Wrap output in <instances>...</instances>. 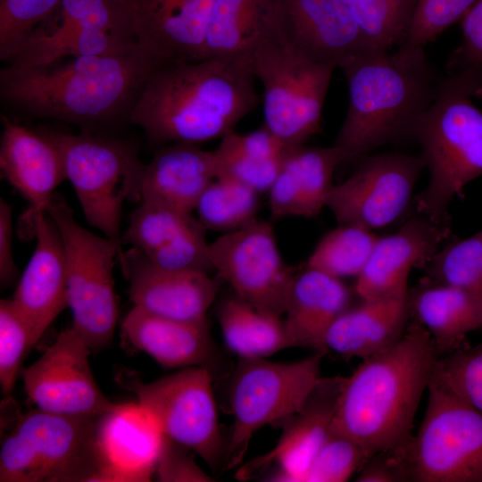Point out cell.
I'll list each match as a JSON object with an SVG mask.
<instances>
[{
    "instance_id": "1",
    "label": "cell",
    "mask_w": 482,
    "mask_h": 482,
    "mask_svg": "<svg viewBox=\"0 0 482 482\" xmlns=\"http://www.w3.org/2000/svg\"><path fill=\"white\" fill-rule=\"evenodd\" d=\"M160 65L138 44L104 55L6 65L0 71V100L12 114L70 122L96 133L129 123L137 96Z\"/></svg>"
},
{
    "instance_id": "2",
    "label": "cell",
    "mask_w": 482,
    "mask_h": 482,
    "mask_svg": "<svg viewBox=\"0 0 482 482\" xmlns=\"http://www.w3.org/2000/svg\"><path fill=\"white\" fill-rule=\"evenodd\" d=\"M248 59L217 58L160 65L129 115L155 145L221 138L259 102Z\"/></svg>"
},
{
    "instance_id": "3",
    "label": "cell",
    "mask_w": 482,
    "mask_h": 482,
    "mask_svg": "<svg viewBox=\"0 0 482 482\" xmlns=\"http://www.w3.org/2000/svg\"><path fill=\"white\" fill-rule=\"evenodd\" d=\"M439 357L428 332L409 323L397 343L345 378L331 430L355 441L369 459L404 445Z\"/></svg>"
},
{
    "instance_id": "4",
    "label": "cell",
    "mask_w": 482,
    "mask_h": 482,
    "mask_svg": "<svg viewBox=\"0 0 482 482\" xmlns=\"http://www.w3.org/2000/svg\"><path fill=\"white\" fill-rule=\"evenodd\" d=\"M339 69L349 101L333 145L345 151L347 162H357L383 145L412 139L439 83L424 47L403 44L393 52L365 53Z\"/></svg>"
},
{
    "instance_id": "5",
    "label": "cell",
    "mask_w": 482,
    "mask_h": 482,
    "mask_svg": "<svg viewBox=\"0 0 482 482\" xmlns=\"http://www.w3.org/2000/svg\"><path fill=\"white\" fill-rule=\"evenodd\" d=\"M480 95L482 66L453 70L415 125L412 139L429 171L416 210L436 224L450 226L451 202L482 175V112L472 102Z\"/></svg>"
},
{
    "instance_id": "6",
    "label": "cell",
    "mask_w": 482,
    "mask_h": 482,
    "mask_svg": "<svg viewBox=\"0 0 482 482\" xmlns=\"http://www.w3.org/2000/svg\"><path fill=\"white\" fill-rule=\"evenodd\" d=\"M99 417L19 413L1 443L0 482H98L107 468Z\"/></svg>"
},
{
    "instance_id": "7",
    "label": "cell",
    "mask_w": 482,
    "mask_h": 482,
    "mask_svg": "<svg viewBox=\"0 0 482 482\" xmlns=\"http://www.w3.org/2000/svg\"><path fill=\"white\" fill-rule=\"evenodd\" d=\"M249 61L263 87L264 126L288 147L303 145L320 128L335 64L318 61L278 29L253 46Z\"/></svg>"
},
{
    "instance_id": "8",
    "label": "cell",
    "mask_w": 482,
    "mask_h": 482,
    "mask_svg": "<svg viewBox=\"0 0 482 482\" xmlns=\"http://www.w3.org/2000/svg\"><path fill=\"white\" fill-rule=\"evenodd\" d=\"M58 148L87 222L119 245L125 201H141L144 165L129 142L98 133L35 128Z\"/></svg>"
},
{
    "instance_id": "9",
    "label": "cell",
    "mask_w": 482,
    "mask_h": 482,
    "mask_svg": "<svg viewBox=\"0 0 482 482\" xmlns=\"http://www.w3.org/2000/svg\"><path fill=\"white\" fill-rule=\"evenodd\" d=\"M44 210L62 235L66 263L68 307L72 327L91 352L112 343L118 317L113 267L120 245L81 227L65 199L54 193Z\"/></svg>"
},
{
    "instance_id": "10",
    "label": "cell",
    "mask_w": 482,
    "mask_h": 482,
    "mask_svg": "<svg viewBox=\"0 0 482 482\" xmlns=\"http://www.w3.org/2000/svg\"><path fill=\"white\" fill-rule=\"evenodd\" d=\"M325 352L293 362L265 358H239L229 386V402L233 416L222 467L238 468L251 439L267 425L280 426L298 411L322 377Z\"/></svg>"
},
{
    "instance_id": "11",
    "label": "cell",
    "mask_w": 482,
    "mask_h": 482,
    "mask_svg": "<svg viewBox=\"0 0 482 482\" xmlns=\"http://www.w3.org/2000/svg\"><path fill=\"white\" fill-rule=\"evenodd\" d=\"M416 434L396 449L406 482H482V413L430 380Z\"/></svg>"
},
{
    "instance_id": "12",
    "label": "cell",
    "mask_w": 482,
    "mask_h": 482,
    "mask_svg": "<svg viewBox=\"0 0 482 482\" xmlns=\"http://www.w3.org/2000/svg\"><path fill=\"white\" fill-rule=\"evenodd\" d=\"M117 380L137 396L165 436L197 454L212 470L222 464L225 448L209 370L187 367L150 383L124 372Z\"/></svg>"
},
{
    "instance_id": "13",
    "label": "cell",
    "mask_w": 482,
    "mask_h": 482,
    "mask_svg": "<svg viewBox=\"0 0 482 482\" xmlns=\"http://www.w3.org/2000/svg\"><path fill=\"white\" fill-rule=\"evenodd\" d=\"M213 271L258 311L281 317L295 274L279 252L272 226L262 220L210 243Z\"/></svg>"
},
{
    "instance_id": "14",
    "label": "cell",
    "mask_w": 482,
    "mask_h": 482,
    "mask_svg": "<svg viewBox=\"0 0 482 482\" xmlns=\"http://www.w3.org/2000/svg\"><path fill=\"white\" fill-rule=\"evenodd\" d=\"M424 168L420 154H368L350 177L333 186L326 207L339 224L384 228L404 213Z\"/></svg>"
},
{
    "instance_id": "15",
    "label": "cell",
    "mask_w": 482,
    "mask_h": 482,
    "mask_svg": "<svg viewBox=\"0 0 482 482\" xmlns=\"http://www.w3.org/2000/svg\"><path fill=\"white\" fill-rule=\"evenodd\" d=\"M91 350L71 326L31 365L22 369L24 390L37 409L69 416L99 417L114 410L98 387L88 357Z\"/></svg>"
},
{
    "instance_id": "16",
    "label": "cell",
    "mask_w": 482,
    "mask_h": 482,
    "mask_svg": "<svg viewBox=\"0 0 482 482\" xmlns=\"http://www.w3.org/2000/svg\"><path fill=\"white\" fill-rule=\"evenodd\" d=\"M344 382L341 376L321 377L301 409L280 425L282 433L275 446L242 463L237 479L247 480L274 467L267 480L303 482L312 460L331 433Z\"/></svg>"
},
{
    "instance_id": "17",
    "label": "cell",
    "mask_w": 482,
    "mask_h": 482,
    "mask_svg": "<svg viewBox=\"0 0 482 482\" xmlns=\"http://www.w3.org/2000/svg\"><path fill=\"white\" fill-rule=\"evenodd\" d=\"M119 262L129 282V297L136 307L178 321L207 320L206 312L222 281L218 276L160 268L133 247L124 252Z\"/></svg>"
},
{
    "instance_id": "18",
    "label": "cell",
    "mask_w": 482,
    "mask_h": 482,
    "mask_svg": "<svg viewBox=\"0 0 482 482\" xmlns=\"http://www.w3.org/2000/svg\"><path fill=\"white\" fill-rule=\"evenodd\" d=\"M137 44L161 64L201 60L215 0H121Z\"/></svg>"
},
{
    "instance_id": "19",
    "label": "cell",
    "mask_w": 482,
    "mask_h": 482,
    "mask_svg": "<svg viewBox=\"0 0 482 482\" xmlns=\"http://www.w3.org/2000/svg\"><path fill=\"white\" fill-rule=\"evenodd\" d=\"M23 221L37 245L12 301L30 328L33 347L68 307L66 263L62 235L45 210L25 212Z\"/></svg>"
},
{
    "instance_id": "20",
    "label": "cell",
    "mask_w": 482,
    "mask_h": 482,
    "mask_svg": "<svg viewBox=\"0 0 482 482\" xmlns=\"http://www.w3.org/2000/svg\"><path fill=\"white\" fill-rule=\"evenodd\" d=\"M205 229L192 212L141 201L121 236L154 265L210 274L212 264Z\"/></svg>"
},
{
    "instance_id": "21",
    "label": "cell",
    "mask_w": 482,
    "mask_h": 482,
    "mask_svg": "<svg viewBox=\"0 0 482 482\" xmlns=\"http://www.w3.org/2000/svg\"><path fill=\"white\" fill-rule=\"evenodd\" d=\"M450 234V226L436 224L420 214L396 232L378 237L356 278L354 293L361 300H375L408 292L411 270L424 269Z\"/></svg>"
},
{
    "instance_id": "22",
    "label": "cell",
    "mask_w": 482,
    "mask_h": 482,
    "mask_svg": "<svg viewBox=\"0 0 482 482\" xmlns=\"http://www.w3.org/2000/svg\"><path fill=\"white\" fill-rule=\"evenodd\" d=\"M281 12L283 34L318 61L339 68L353 57L376 52L343 0H281Z\"/></svg>"
},
{
    "instance_id": "23",
    "label": "cell",
    "mask_w": 482,
    "mask_h": 482,
    "mask_svg": "<svg viewBox=\"0 0 482 482\" xmlns=\"http://www.w3.org/2000/svg\"><path fill=\"white\" fill-rule=\"evenodd\" d=\"M164 435L138 403H124L98 419V439L107 468L99 481H149Z\"/></svg>"
},
{
    "instance_id": "24",
    "label": "cell",
    "mask_w": 482,
    "mask_h": 482,
    "mask_svg": "<svg viewBox=\"0 0 482 482\" xmlns=\"http://www.w3.org/2000/svg\"><path fill=\"white\" fill-rule=\"evenodd\" d=\"M0 171L30 204L26 212L44 210L66 179L62 155L56 145L35 128L21 125L1 114Z\"/></svg>"
},
{
    "instance_id": "25",
    "label": "cell",
    "mask_w": 482,
    "mask_h": 482,
    "mask_svg": "<svg viewBox=\"0 0 482 482\" xmlns=\"http://www.w3.org/2000/svg\"><path fill=\"white\" fill-rule=\"evenodd\" d=\"M344 162H347L345 151L335 145L290 147L269 189L272 216L312 218L320 214L334 186L336 169Z\"/></svg>"
},
{
    "instance_id": "26",
    "label": "cell",
    "mask_w": 482,
    "mask_h": 482,
    "mask_svg": "<svg viewBox=\"0 0 482 482\" xmlns=\"http://www.w3.org/2000/svg\"><path fill=\"white\" fill-rule=\"evenodd\" d=\"M351 303L352 291L341 278L307 265L295 272L283 320L290 346L326 353L325 334Z\"/></svg>"
},
{
    "instance_id": "27",
    "label": "cell",
    "mask_w": 482,
    "mask_h": 482,
    "mask_svg": "<svg viewBox=\"0 0 482 482\" xmlns=\"http://www.w3.org/2000/svg\"><path fill=\"white\" fill-rule=\"evenodd\" d=\"M216 174L213 151L192 144H170L157 150L144 165L141 201L192 212Z\"/></svg>"
},
{
    "instance_id": "28",
    "label": "cell",
    "mask_w": 482,
    "mask_h": 482,
    "mask_svg": "<svg viewBox=\"0 0 482 482\" xmlns=\"http://www.w3.org/2000/svg\"><path fill=\"white\" fill-rule=\"evenodd\" d=\"M408 294L409 290L351 305L328 327L324 337L325 351L364 360L393 346L409 324Z\"/></svg>"
},
{
    "instance_id": "29",
    "label": "cell",
    "mask_w": 482,
    "mask_h": 482,
    "mask_svg": "<svg viewBox=\"0 0 482 482\" xmlns=\"http://www.w3.org/2000/svg\"><path fill=\"white\" fill-rule=\"evenodd\" d=\"M127 341L167 369L198 366L209 370L216 360L207 320L178 321L134 306L121 323Z\"/></svg>"
},
{
    "instance_id": "30",
    "label": "cell",
    "mask_w": 482,
    "mask_h": 482,
    "mask_svg": "<svg viewBox=\"0 0 482 482\" xmlns=\"http://www.w3.org/2000/svg\"><path fill=\"white\" fill-rule=\"evenodd\" d=\"M410 315L430 335L439 356L461 348L466 336L482 328V294L425 278L409 291Z\"/></svg>"
},
{
    "instance_id": "31",
    "label": "cell",
    "mask_w": 482,
    "mask_h": 482,
    "mask_svg": "<svg viewBox=\"0 0 482 482\" xmlns=\"http://www.w3.org/2000/svg\"><path fill=\"white\" fill-rule=\"evenodd\" d=\"M281 0H215L202 59H248L259 39L281 29Z\"/></svg>"
},
{
    "instance_id": "32",
    "label": "cell",
    "mask_w": 482,
    "mask_h": 482,
    "mask_svg": "<svg viewBox=\"0 0 482 482\" xmlns=\"http://www.w3.org/2000/svg\"><path fill=\"white\" fill-rule=\"evenodd\" d=\"M289 148L264 125L246 134L233 130L213 150L216 179L234 180L258 194L269 191Z\"/></svg>"
},
{
    "instance_id": "33",
    "label": "cell",
    "mask_w": 482,
    "mask_h": 482,
    "mask_svg": "<svg viewBox=\"0 0 482 482\" xmlns=\"http://www.w3.org/2000/svg\"><path fill=\"white\" fill-rule=\"evenodd\" d=\"M217 317L225 344L239 358H266L291 347L281 317L262 312L237 295L220 302Z\"/></svg>"
},
{
    "instance_id": "34",
    "label": "cell",
    "mask_w": 482,
    "mask_h": 482,
    "mask_svg": "<svg viewBox=\"0 0 482 482\" xmlns=\"http://www.w3.org/2000/svg\"><path fill=\"white\" fill-rule=\"evenodd\" d=\"M78 30L122 32L135 37L121 0H61L57 8L29 34L18 51Z\"/></svg>"
},
{
    "instance_id": "35",
    "label": "cell",
    "mask_w": 482,
    "mask_h": 482,
    "mask_svg": "<svg viewBox=\"0 0 482 482\" xmlns=\"http://www.w3.org/2000/svg\"><path fill=\"white\" fill-rule=\"evenodd\" d=\"M195 210L205 229L231 232L257 220L258 193L226 179H215L200 195Z\"/></svg>"
},
{
    "instance_id": "36",
    "label": "cell",
    "mask_w": 482,
    "mask_h": 482,
    "mask_svg": "<svg viewBox=\"0 0 482 482\" xmlns=\"http://www.w3.org/2000/svg\"><path fill=\"white\" fill-rule=\"evenodd\" d=\"M378 238L370 229L339 224L320 240L306 265L341 279L357 278L367 264Z\"/></svg>"
},
{
    "instance_id": "37",
    "label": "cell",
    "mask_w": 482,
    "mask_h": 482,
    "mask_svg": "<svg viewBox=\"0 0 482 482\" xmlns=\"http://www.w3.org/2000/svg\"><path fill=\"white\" fill-rule=\"evenodd\" d=\"M375 51H389L408 37L417 0H343Z\"/></svg>"
},
{
    "instance_id": "38",
    "label": "cell",
    "mask_w": 482,
    "mask_h": 482,
    "mask_svg": "<svg viewBox=\"0 0 482 482\" xmlns=\"http://www.w3.org/2000/svg\"><path fill=\"white\" fill-rule=\"evenodd\" d=\"M423 270L431 280L482 294V229L467 238L450 235Z\"/></svg>"
},
{
    "instance_id": "39",
    "label": "cell",
    "mask_w": 482,
    "mask_h": 482,
    "mask_svg": "<svg viewBox=\"0 0 482 482\" xmlns=\"http://www.w3.org/2000/svg\"><path fill=\"white\" fill-rule=\"evenodd\" d=\"M431 381L482 413V344L440 356Z\"/></svg>"
},
{
    "instance_id": "40",
    "label": "cell",
    "mask_w": 482,
    "mask_h": 482,
    "mask_svg": "<svg viewBox=\"0 0 482 482\" xmlns=\"http://www.w3.org/2000/svg\"><path fill=\"white\" fill-rule=\"evenodd\" d=\"M32 348L30 328L12 299L0 301V384L12 393L26 353Z\"/></svg>"
},
{
    "instance_id": "41",
    "label": "cell",
    "mask_w": 482,
    "mask_h": 482,
    "mask_svg": "<svg viewBox=\"0 0 482 482\" xmlns=\"http://www.w3.org/2000/svg\"><path fill=\"white\" fill-rule=\"evenodd\" d=\"M61 0H0V60L7 62Z\"/></svg>"
},
{
    "instance_id": "42",
    "label": "cell",
    "mask_w": 482,
    "mask_h": 482,
    "mask_svg": "<svg viewBox=\"0 0 482 482\" xmlns=\"http://www.w3.org/2000/svg\"><path fill=\"white\" fill-rule=\"evenodd\" d=\"M369 460L353 439L331 430L312 460L303 482H344L358 472Z\"/></svg>"
},
{
    "instance_id": "43",
    "label": "cell",
    "mask_w": 482,
    "mask_h": 482,
    "mask_svg": "<svg viewBox=\"0 0 482 482\" xmlns=\"http://www.w3.org/2000/svg\"><path fill=\"white\" fill-rule=\"evenodd\" d=\"M478 0H417L415 13L403 44L424 47L465 13Z\"/></svg>"
},
{
    "instance_id": "44",
    "label": "cell",
    "mask_w": 482,
    "mask_h": 482,
    "mask_svg": "<svg viewBox=\"0 0 482 482\" xmlns=\"http://www.w3.org/2000/svg\"><path fill=\"white\" fill-rule=\"evenodd\" d=\"M183 445L164 436L154 470L156 480L162 482L213 481L188 454Z\"/></svg>"
},
{
    "instance_id": "45",
    "label": "cell",
    "mask_w": 482,
    "mask_h": 482,
    "mask_svg": "<svg viewBox=\"0 0 482 482\" xmlns=\"http://www.w3.org/2000/svg\"><path fill=\"white\" fill-rule=\"evenodd\" d=\"M461 29L462 45L455 57L457 66L453 70L482 66V0H478L462 17Z\"/></svg>"
},
{
    "instance_id": "46",
    "label": "cell",
    "mask_w": 482,
    "mask_h": 482,
    "mask_svg": "<svg viewBox=\"0 0 482 482\" xmlns=\"http://www.w3.org/2000/svg\"><path fill=\"white\" fill-rule=\"evenodd\" d=\"M358 482H406L401 461L395 450L370 458L356 477Z\"/></svg>"
},
{
    "instance_id": "47",
    "label": "cell",
    "mask_w": 482,
    "mask_h": 482,
    "mask_svg": "<svg viewBox=\"0 0 482 482\" xmlns=\"http://www.w3.org/2000/svg\"><path fill=\"white\" fill-rule=\"evenodd\" d=\"M12 205L0 199V284L5 287L17 276V268L12 256Z\"/></svg>"
}]
</instances>
